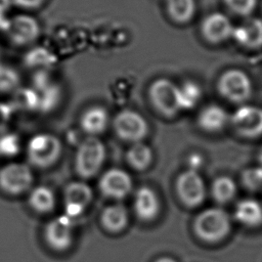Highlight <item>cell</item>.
<instances>
[{"label":"cell","instance_id":"cell-1","mask_svg":"<svg viewBox=\"0 0 262 262\" xmlns=\"http://www.w3.org/2000/svg\"><path fill=\"white\" fill-rule=\"evenodd\" d=\"M232 228L230 215L222 208L212 207L200 212L193 221V230L198 237L207 243L225 239Z\"/></svg>","mask_w":262,"mask_h":262},{"label":"cell","instance_id":"cell-2","mask_svg":"<svg viewBox=\"0 0 262 262\" xmlns=\"http://www.w3.org/2000/svg\"><path fill=\"white\" fill-rule=\"evenodd\" d=\"M217 91L227 101L244 104L253 93L250 76L243 70L231 68L225 70L217 80Z\"/></svg>","mask_w":262,"mask_h":262},{"label":"cell","instance_id":"cell-3","mask_svg":"<svg viewBox=\"0 0 262 262\" xmlns=\"http://www.w3.org/2000/svg\"><path fill=\"white\" fill-rule=\"evenodd\" d=\"M148 98L152 106L166 117H173L181 112L178 85L167 78H159L148 88Z\"/></svg>","mask_w":262,"mask_h":262},{"label":"cell","instance_id":"cell-4","mask_svg":"<svg viewBox=\"0 0 262 262\" xmlns=\"http://www.w3.org/2000/svg\"><path fill=\"white\" fill-rule=\"evenodd\" d=\"M105 156L103 143L96 137L90 136L84 139L76 154L75 166L80 176L89 178L100 169Z\"/></svg>","mask_w":262,"mask_h":262},{"label":"cell","instance_id":"cell-5","mask_svg":"<svg viewBox=\"0 0 262 262\" xmlns=\"http://www.w3.org/2000/svg\"><path fill=\"white\" fill-rule=\"evenodd\" d=\"M61 152L57 137L49 133H38L28 142L27 154L30 162L38 167H48L56 162Z\"/></svg>","mask_w":262,"mask_h":262},{"label":"cell","instance_id":"cell-6","mask_svg":"<svg viewBox=\"0 0 262 262\" xmlns=\"http://www.w3.org/2000/svg\"><path fill=\"white\" fill-rule=\"evenodd\" d=\"M229 124L241 137L255 139L262 136V107L241 104L231 115Z\"/></svg>","mask_w":262,"mask_h":262},{"label":"cell","instance_id":"cell-7","mask_svg":"<svg viewBox=\"0 0 262 262\" xmlns=\"http://www.w3.org/2000/svg\"><path fill=\"white\" fill-rule=\"evenodd\" d=\"M117 135L127 141H141L148 131L146 120L136 111L127 108L119 112L113 121Z\"/></svg>","mask_w":262,"mask_h":262},{"label":"cell","instance_id":"cell-8","mask_svg":"<svg viewBox=\"0 0 262 262\" xmlns=\"http://www.w3.org/2000/svg\"><path fill=\"white\" fill-rule=\"evenodd\" d=\"M33 182L30 167L23 163H9L0 168V189L9 194L28 190Z\"/></svg>","mask_w":262,"mask_h":262},{"label":"cell","instance_id":"cell-9","mask_svg":"<svg viewBox=\"0 0 262 262\" xmlns=\"http://www.w3.org/2000/svg\"><path fill=\"white\" fill-rule=\"evenodd\" d=\"M177 194L187 207H198L204 203L207 194L205 181L198 171L185 170L176 182Z\"/></svg>","mask_w":262,"mask_h":262},{"label":"cell","instance_id":"cell-10","mask_svg":"<svg viewBox=\"0 0 262 262\" xmlns=\"http://www.w3.org/2000/svg\"><path fill=\"white\" fill-rule=\"evenodd\" d=\"M234 25L225 13L214 11L204 17L200 31L202 37L210 44L218 45L232 38Z\"/></svg>","mask_w":262,"mask_h":262},{"label":"cell","instance_id":"cell-11","mask_svg":"<svg viewBox=\"0 0 262 262\" xmlns=\"http://www.w3.org/2000/svg\"><path fill=\"white\" fill-rule=\"evenodd\" d=\"M74 235V219L66 214L50 220L45 227V238L47 244L54 250L68 249Z\"/></svg>","mask_w":262,"mask_h":262},{"label":"cell","instance_id":"cell-12","mask_svg":"<svg viewBox=\"0 0 262 262\" xmlns=\"http://www.w3.org/2000/svg\"><path fill=\"white\" fill-rule=\"evenodd\" d=\"M92 200L91 188L84 182L70 183L63 193L64 214L74 219L80 216Z\"/></svg>","mask_w":262,"mask_h":262},{"label":"cell","instance_id":"cell-13","mask_svg":"<svg viewBox=\"0 0 262 262\" xmlns=\"http://www.w3.org/2000/svg\"><path fill=\"white\" fill-rule=\"evenodd\" d=\"M132 179L130 175L118 168H113L103 173L99 180L101 192L112 199H123L132 189Z\"/></svg>","mask_w":262,"mask_h":262},{"label":"cell","instance_id":"cell-14","mask_svg":"<svg viewBox=\"0 0 262 262\" xmlns=\"http://www.w3.org/2000/svg\"><path fill=\"white\" fill-rule=\"evenodd\" d=\"M232 39L236 44L249 50L262 47V18L249 16L234 26Z\"/></svg>","mask_w":262,"mask_h":262},{"label":"cell","instance_id":"cell-15","mask_svg":"<svg viewBox=\"0 0 262 262\" xmlns=\"http://www.w3.org/2000/svg\"><path fill=\"white\" fill-rule=\"evenodd\" d=\"M230 115L226 110L216 103L205 105L199 113L196 121L201 129L209 133L222 131L229 124Z\"/></svg>","mask_w":262,"mask_h":262},{"label":"cell","instance_id":"cell-16","mask_svg":"<svg viewBox=\"0 0 262 262\" xmlns=\"http://www.w3.org/2000/svg\"><path fill=\"white\" fill-rule=\"evenodd\" d=\"M233 218L245 227L258 228L262 226V204L255 199H243L234 207Z\"/></svg>","mask_w":262,"mask_h":262},{"label":"cell","instance_id":"cell-17","mask_svg":"<svg viewBox=\"0 0 262 262\" xmlns=\"http://www.w3.org/2000/svg\"><path fill=\"white\" fill-rule=\"evenodd\" d=\"M39 34V26L31 16H15L8 26V36L16 44L32 42Z\"/></svg>","mask_w":262,"mask_h":262},{"label":"cell","instance_id":"cell-18","mask_svg":"<svg viewBox=\"0 0 262 262\" xmlns=\"http://www.w3.org/2000/svg\"><path fill=\"white\" fill-rule=\"evenodd\" d=\"M134 210L142 220L154 219L160 211V201L157 193L149 187H140L134 198Z\"/></svg>","mask_w":262,"mask_h":262},{"label":"cell","instance_id":"cell-19","mask_svg":"<svg viewBox=\"0 0 262 262\" xmlns=\"http://www.w3.org/2000/svg\"><path fill=\"white\" fill-rule=\"evenodd\" d=\"M108 121L110 117L104 107L91 106L83 113L80 123L82 129L86 133L90 135H96L106 129Z\"/></svg>","mask_w":262,"mask_h":262},{"label":"cell","instance_id":"cell-20","mask_svg":"<svg viewBox=\"0 0 262 262\" xmlns=\"http://www.w3.org/2000/svg\"><path fill=\"white\" fill-rule=\"evenodd\" d=\"M169 18L178 25L189 23L196 13L195 0H166Z\"/></svg>","mask_w":262,"mask_h":262},{"label":"cell","instance_id":"cell-21","mask_svg":"<svg viewBox=\"0 0 262 262\" xmlns=\"http://www.w3.org/2000/svg\"><path fill=\"white\" fill-rule=\"evenodd\" d=\"M237 186L235 181L227 175H220L212 182L211 195L214 201L220 205L231 202L235 198Z\"/></svg>","mask_w":262,"mask_h":262},{"label":"cell","instance_id":"cell-22","mask_svg":"<svg viewBox=\"0 0 262 262\" xmlns=\"http://www.w3.org/2000/svg\"><path fill=\"white\" fill-rule=\"evenodd\" d=\"M128 222V213L123 205L107 206L101 213V223L110 231L122 230Z\"/></svg>","mask_w":262,"mask_h":262},{"label":"cell","instance_id":"cell-23","mask_svg":"<svg viewBox=\"0 0 262 262\" xmlns=\"http://www.w3.org/2000/svg\"><path fill=\"white\" fill-rule=\"evenodd\" d=\"M55 198L53 191L43 185L37 186L32 189L29 195L30 206L37 212L46 213L53 209Z\"/></svg>","mask_w":262,"mask_h":262},{"label":"cell","instance_id":"cell-24","mask_svg":"<svg viewBox=\"0 0 262 262\" xmlns=\"http://www.w3.org/2000/svg\"><path fill=\"white\" fill-rule=\"evenodd\" d=\"M179 102L181 111L193 108L202 98V88L194 81H185L178 85Z\"/></svg>","mask_w":262,"mask_h":262},{"label":"cell","instance_id":"cell-25","mask_svg":"<svg viewBox=\"0 0 262 262\" xmlns=\"http://www.w3.org/2000/svg\"><path fill=\"white\" fill-rule=\"evenodd\" d=\"M127 161L135 169H145L152 161V151L145 143L134 142L127 152Z\"/></svg>","mask_w":262,"mask_h":262},{"label":"cell","instance_id":"cell-26","mask_svg":"<svg viewBox=\"0 0 262 262\" xmlns=\"http://www.w3.org/2000/svg\"><path fill=\"white\" fill-rule=\"evenodd\" d=\"M241 183L249 191H257L262 188V168L253 166L245 168L241 173Z\"/></svg>","mask_w":262,"mask_h":262},{"label":"cell","instance_id":"cell-27","mask_svg":"<svg viewBox=\"0 0 262 262\" xmlns=\"http://www.w3.org/2000/svg\"><path fill=\"white\" fill-rule=\"evenodd\" d=\"M223 3L229 11L246 18L255 11L258 0H223Z\"/></svg>","mask_w":262,"mask_h":262},{"label":"cell","instance_id":"cell-28","mask_svg":"<svg viewBox=\"0 0 262 262\" xmlns=\"http://www.w3.org/2000/svg\"><path fill=\"white\" fill-rule=\"evenodd\" d=\"M19 150V140L15 134L3 133L0 135V156L12 157Z\"/></svg>","mask_w":262,"mask_h":262},{"label":"cell","instance_id":"cell-29","mask_svg":"<svg viewBox=\"0 0 262 262\" xmlns=\"http://www.w3.org/2000/svg\"><path fill=\"white\" fill-rule=\"evenodd\" d=\"M202 165H203V158L201 155L192 154L188 157V160H187L188 168L187 169L199 172V169H200V167H202Z\"/></svg>","mask_w":262,"mask_h":262},{"label":"cell","instance_id":"cell-30","mask_svg":"<svg viewBox=\"0 0 262 262\" xmlns=\"http://www.w3.org/2000/svg\"><path fill=\"white\" fill-rule=\"evenodd\" d=\"M45 0H14V3L25 9H35L41 6Z\"/></svg>","mask_w":262,"mask_h":262},{"label":"cell","instance_id":"cell-31","mask_svg":"<svg viewBox=\"0 0 262 262\" xmlns=\"http://www.w3.org/2000/svg\"><path fill=\"white\" fill-rule=\"evenodd\" d=\"M155 262H177L175 259L171 258V257H167V256H164V257H161L159 259H157Z\"/></svg>","mask_w":262,"mask_h":262},{"label":"cell","instance_id":"cell-32","mask_svg":"<svg viewBox=\"0 0 262 262\" xmlns=\"http://www.w3.org/2000/svg\"><path fill=\"white\" fill-rule=\"evenodd\" d=\"M258 166H260L262 168V147L260 148V150L258 152Z\"/></svg>","mask_w":262,"mask_h":262},{"label":"cell","instance_id":"cell-33","mask_svg":"<svg viewBox=\"0 0 262 262\" xmlns=\"http://www.w3.org/2000/svg\"><path fill=\"white\" fill-rule=\"evenodd\" d=\"M1 116H2V115H1V113H0V121H1V120H2V118H1Z\"/></svg>","mask_w":262,"mask_h":262}]
</instances>
